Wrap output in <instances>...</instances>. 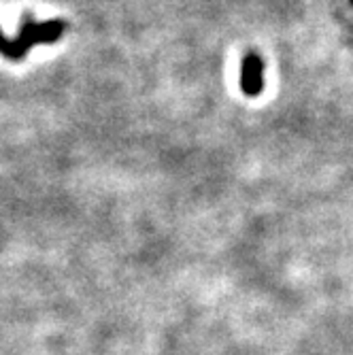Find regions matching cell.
I'll list each match as a JSON object with an SVG mask.
<instances>
[{
  "label": "cell",
  "mask_w": 353,
  "mask_h": 355,
  "mask_svg": "<svg viewBox=\"0 0 353 355\" xmlns=\"http://www.w3.org/2000/svg\"><path fill=\"white\" fill-rule=\"evenodd\" d=\"M64 30H67V24L60 21V19L37 24L30 15H26L21 21V28H19V37L15 41L7 39L3 35V30H0V53H3L7 60H13V62L24 60L32 45L55 43L58 39H62Z\"/></svg>",
  "instance_id": "obj_1"
},
{
  "label": "cell",
  "mask_w": 353,
  "mask_h": 355,
  "mask_svg": "<svg viewBox=\"0 0 353 355\" xmlns=\"http://www.w3.org/2000/svg\"><path fill=\"white\" fill-rule=\"evenodd\" d=\"M351 3H353V0H351Z\"/></svg>",
  "instance_id": "obj_3"
},
{
  "label": "cell",
  "mask_w": 353,
  "mask_h": 355,
  "mask_svg": "<svg viewBox=\"0 0 353 355\" xmlns=\"http://www.w3.org/2000/svg\"><path fill=\"white\" fill-rule=\"evenodd\" d=\"M241 89L249 98L260 96L264 89V62L255 51H249L241 62Z\"/></svg>",
  "instance_id": "obj_2"
}]
</instances>
